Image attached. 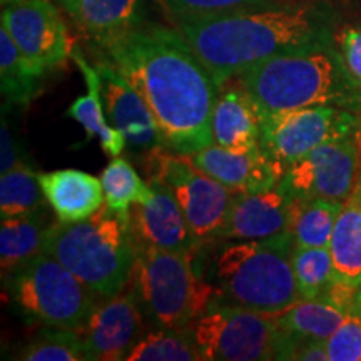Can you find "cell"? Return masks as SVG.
<instances>
[{
    "label": "cell",
    "instance_id": "1",
    "mask_svg": "<svg viewBox=\"0 0 361 361\" xmlns=\"http://www.w3.org/2000/svg\"><path fill=\"white\" fill-rule=\"evenodd\" d=\"M92 45L141 94L168 151L189 156L214 144L219 85L174 25L144 20Z\"/></svg>",
    "mask_w": 361,
    "mask_h": 361
},
{
    "label": "cell",
    "instance_id": "2",
    "mask_svg": "<svg viewBox=\"0 0 361 361\" xmlns=\"http://www.w3.org/2000/svg\"><path fill=\"white\" fill-rule=\"evenodd\" d=\"M171 22L219 87L268 59L336 45L338 16L323 2L291 0L279 6Z\"/></svg>",
    "mask_w": 361,
    "mask_h": 361
},
{
    "label": "cell",
    "instance_id": "3",
    "mask_svg": "<svg viewBox=\"0 0 361 361\" xmlns=\"http://www.w3.org/2000/svg\"><path fill=\"white\" fill-rule=\"evenodd\" d=\"M234 79L259 117L314 106L361 114V90L350 79L336 45L268 59Z\"/></svg>",
    "mask_w": 361,
    "mask_h": 361
},
{
    "label": "cell",
    "instance_id": "4",
    "mask_svg": "<svg viewBox=\"0 0 361 361\" xmlns=\"http://www.w3.org/2000/svg\"><path fill=\"white\" fill-rule=\"evenodd\" d=\"M42 252L61 261L101 298L124 291L137 256L129 213H114L104 204L87 219L47 228Z\"/></svg>",
    "mask_w": 361,
    "mask_h": 361
},
{
    "label": "cell",
    "instance_id": "5",
    "mask_svg": "<svg viewBox=\"0 0 361 361\" xmlns=\"http://www.w3.org/2000/svg\"><path fill=\"white\" fill-rule=\"evenodd\" d=\"M291 231L247 241H223L213 259L218 303L279 314L301 301L293 271Z\"/></svg>",
    "mask_w": 361,
    "mask_h": 361
},
{
    "label": "cell",
    "instance_id": "6",
    "mask_svg": "<svg viewBox=\"0 0 361 361\" xmlns=\"http://www.w3.org/2000/svg\"><path fill=\"white\" fill-rule=\"evenodd\" d=\"M194 255L188 251L159 250L137 243L133 274L128 286L156 326L191 328L218 295L194 271Z\"/></svg>",
    "mask_w": 361,
    "mask_h": 361
},
{
    "label": "cell",
    "instance_id": "7",
    "mask_svg": "<svg viewBox=\"0 0 361 361\" xmlns=\"http://www.w3.org/2000/svg\"><path fill=\"white\" fill-rule=\"evenodd\" d=\"M4 279L20 313L47 328L80 331L97 305L96 293L47 252L34 256Z\"/></svg>",
    "mask_w": 361,
    "mask_h": 361
},
{
    "label": "cell",
    "instance_id": "8",
    "mask_svg": "<svg viewBox=\"0 0 361 361\" xmlns=\"http://www.w3.org/2000/svg\"><path fill=\"white\" fill-rule=\"evenodd\" d=\"M201 361L278 360L283 333L276 316L213 303L191 326Z\"/></svg>",
    "mask_w": 361,
    "mask_h": 361
},
{
    "label": "cell",
    "instance_id": "9",
    "mask_svg": "<svg viewBox=\"0 0 361 361\" xmlns=\"http://www.w3.org/2000/svg\"><path fill=\"white\" fill-rule=\"evenodd\" d=\"M173 192L194 238L201 243H216L236 191L202 173L188 159L164 146L149 151L146 166Z\"/></svg>",
    "mask_w": 361,
    "mask_h": 361
},
{
    "label": "cell",
    "instance_id": "10",
    "mask_svg": "<svg viewBox=\"0 0 361 361\" xmlns=\"http://www.w3.org/2000/svg\"><path fill=\"white\" fill-rule=\"evenodd\" d=\"M261 151L279 173L324 142L361 129V114L341 107L314 106L259 117Z\"/></svg>",
    "mask_w": 361,
    "mask_h": 361
},
{
    "label": "cell",
    "instance_id": "11",
    "mask_svg": "<svg viewBox=\"0 0 361 361\" xmlns=\"http://www.w3.org/2000/svg\"><path fill=\"white\" fill-rule=\"evenodd\" d=\"M361 169V129L324 142L284 171L279 186L293 200L345 201L353 191Z\"/></svg>",
    "mask_w": 361,
    "mask_h": 361
},
{
    "label": "cell",
    "instance_id": "12",
    "mask_svg": "<svg viewBox=\"0 0 361 361\" xmlns=\"http://www.w3.org/2000/svg\"><path fill=\"white\" fill-rule=\"evenodd\" d=\"M2 29L27 61L47 75L72 57V39L61 12L49 0H13L2 6Z\"/></svg>",
    "mask_w": 361,
    "mask_h": 361
},
{
    "label": "cell",
    "instance_id": "13",
    "mask_svg": "<svg viewBox=\"0 0 361 361\" xmlns=\"http://www.w3.org/2000/svg\"><path fill=\"white\" fill-rule=\"evenodd\" d=\"M144 311L133 290L102 298L80 329L87 361H121L144 333Z\"/></svg>",
    "mask_w": 361,
    "mask_h": 361
},
{
    "label": "cell",
    "instance_id": "14",
    "mask_svg": "<svg viewBox=\"0 0 361 361\" xmlns=\"http://www.w3.org/2000/svg\"><path fill=\"white\" fill-rule=\"evenodd\" d=\"M293 197L276 186L259 191H236L218 241H247L290 231Z\"/></svg>",
    "mask_w": 361,
    "mask_h": 361
},
{
    "label": "cell",
    "instance_id": "15",
    "mask_svg": "<svg viewBox=\"0 0 361 361\" xmlns=\"http://www.w3.org/2000/svg\"><path fill=\"white\" fill-rule=\"evenodd\" d=\"M147 183L152 188L151 201L130 207V224L139 245L196 252L201 243L194 238L171 189L156 176H149Z\"/></svg>",
    "mask_w": 361,
    "mask_h": 361
},
{
    "label": "cell",
    "instance_id": "16",
    "mask_svg": "<svg viewBox=\"0 0 361 361\" xmlns=\"http://www.w3.org/2000/svg\"><path fill=\"white\" fill-rule=\"evenodd\" d=\"M94 67L101 75L107 119L124 134L128 146L141 151L162 146L154 116L141 94L109 62L97 59Z\"/></svg>",
    "mask_w": 361,
    "mask_h": 361
},
{
    "label": "cell",
    "instance_id": "17",
    "mask_svg": "<svg viewBox=\"0 0 361 361\" xmlns=\"http://www.w3.org/2000/svg\"><path fill=\"white\" fill-rule=\"evenodd\" d=\"M196 168L233 191H259L276 186L281 173L259 152H234L211 144L188 156Z\"/></svg>",
    "mask_w": 361,
    "mask_h": 361
},
{
    "label": "cell",
    "instance_id": "18",
    "mask_svg": "<svg viewBox=\"0 0 361 361\" xmlns=\"http://www.w3.org/2000/svg\"><path fill=\"white\" fill-rule=\"evenodd\" d=\"M213 139L234 152L261 151L259 116L236 79L219 87L213 109Z\"/></svg>",
    "mask_w": 361,
    "mask_h": 361
},
{
    "label": "cell",
    "instance_id": "19",
    "mask_svg": "<svg viewBox=\"0 0 361 361\" xmlns=\"http://www.w3.org/2000/svg\"><path fill=\"white\" fill-rule=\"evenodd\" d=\"M40 186L56 218L62 223L82 221L106 204L102 180L79 169L40 173Z\"/></svg>",
    "mask_w": 361,
    "mask_h": 361
},
{
    "label": "cell",
    "instance_id": "20",
    "mask_svg": "<svg viewBox=\"0 0 361 361\" xmlns=\"http://www.w3.org/2000/svg\"><path fill=\"white\" fill-rule=\"evenodd\" d=\"M72 59L75 61V64L79 66L80 72H82L85 84H87V94L75 99L71 104V107L67 109L66 116L69 119H74L75 123H79L85 130V137L92 139L94 135H97L101 139V147L107 156L116 157L124 151L126 147V137L119 129H116L114 126L107 123V114L106 107H104V99H102V82L101 75L96 67H90L85 61L82 54L79 52V49L74 47L72 51Z\"/></svg>",
    "mask_w": 361,
    "mask_h": 361
},
{
    "label": "cell",
    "instance_id": "21",
    "mask_svg": "<svg viewBox=\"0 0 361 361\" xmlns=\"http://www.w3.org/2000/svg\"><path fill=\"white\" fill-rule=\"evenodd\" d=\"M329 251L335 266V281L358 290L361 286V169L353 191L343 201Z\"/></svg>",
    "mask_w": 361,
    "mask_h": 361
},
{
    "label": "cell",
    "instance_id": "22",
    "mask_svg": "<svg viewBox=\"0 0 361 361\" xmlns=\"http://www.w3.org/2000/svg\"><path fill=\"white\" fill-rule=\"evenodd\" d=\"M144 0H79L71 17L90 42L114 37L144 22Z\"/></svg>",
    "mask_w": 361,
    "mask_h": 361
},
{
    "label": "cell",
    "instance_id": "23",
    "mask_svg": "<svg viewBox=\"0 0 361 361\" xmlns=\"http://www.w3.org/2000/svg\"><path fill=\"white\" fill-rule=\"evenodd\" d=\"M49 223L45 207L30 214L4 218L0 223V266L2 276L42 252Z\"/></svg>",
    "mask_w": 361,
    "mask_h": 361
},
{
    "label": "cell",
    "instance_id": "24",
    "mask_svg": "<svg viewBox=\"0 0 361 361\" xmlns=\"http://www.w3.org/2000/svg\"><path fill=\"white\" fill-rule=\"evenodd\" d=\"M45 74L30 64L13 44L6 29H0V90L8 106L27 107L42 92Z\"/></svg>",
    "mask_w": 361,
    "mask_h": 361
},
{
    "label": "cell",
    "instance_id": "25",
    "mask_svg": "<svg viewBox=\"0 0 361 361\" xmlns=\"http://www.w3.org/2000/svg\"><path fill=\"white\" fill-rule=\"evenodd\" d=\"M345 314V308L322 296L316 300L298 301L296 305L274 316L279 329L286 335L326 341L340 326Z\"/></svg>",
    "mask_w": 361,
    "mask_h": 361
},
{
    "label": "cell",
    "instance_id": "26",
    "mask_svg": "<svg viewBox=\"0 0 361 361\" xmlns=\"http://www.w3.org/2000/svg\"><path fill=\"white\" fill-rule=\"evenodd\" d=\"M341 207L343 201L328 197L293 201L290 231L295 238V246L329 247Z\"/></svg>",
    "mask_w": 361,
    "mask_h": 361
},
{
    "label": "cell",
    "instance_id": "27",
    "mask_svg": "<svg viewBox=\"0 0 361 361\" xmlns=\"http://www.w3.org/2000/svg\"><path fill=\"white\" fill-rule=\"evenodd\" d=\"M128 361H201L191 328H161L144 331Z\"/></svg>",
    "mask_w": 361,
    "mask_h": 361
},
{
    "label": "cell",
    "instance_id": "28",
    "mask_svg": "<svg viewBox=\"0 0 361 361\" xmlns=\"http://www.w3.org/2000/svg\"><path fill=\"white\" fill-rule=\"evenodd\" d=\"M106 206L114 213H129L134 204H147L152 188L135 173L129 161L116 156L101 174Z\"/></svg>",
    "mask_w": 361,
    "mask_h": 361
},
{
    "label": "cell",
    "instance_id": "29",
    "mask_svg": "<svg viewBox=\"0 0 361 361\" xmlns=\"http://www.w3.org/2000/svg\"><path fill=\"white\" fill-rule=\"evenodd\" d=\"M39 173L29 164L0 176V218L30 214L45 207Z\"/></svg>",
    "mask_w": 361,
    "mask_h": 361
},
{
    "label": "cell",
    "instance_id": "30",
    "mask_svg": "<svg viewBox=\"0 0 361 361\" xmlns=\"http://www.w3.org/2000/svg\"><path fill=\"white\" fill-rule=\"evenodd\" d=\"M293 271L303 300H316L335 283V266L329 247H293Z\"/></svg>",
    "mask_w": 361,
    "mask_h": 361
},
{
    "label": "cell",
    "instance_id": "31",
    "mask_svg": "<svg viewBox=\"0 0 361 361\" xmlns=\"http://www.w3.org/2000/svg\"><path fill=\"white\" fill-rule=\"evenodd\" d=\"M13 358L22 361H85L87 355L80 331L47 328L20 348Z\"/></svg>",
    "mask_w": 361,
    "mask_h": 361
},
{
    "label": "cell",
    "instance_id": "32",
    "mask_svg": "<svg viewBox=\"0 0 361 361\" xmlns=\"http://www.w3.org/2000/svg\"><path fill=\"white\" fill-rule=\"evenodd\" d=\"M169 19H204L223 13L279 6L291 0H159Z\"/></svg>",
    "mask_w": 361,
    "mask_h": 361
},
{
    "label": "cell",
    "instance_id": "33",
    "mask_svg": "<svg viewBox=\"0 0 361 361\" xmlns=\"http://www.w3.org/2000/svg\"><path fill=\"white\" fill-rule=\"evenodd\" d=\"M326 351L328 361H361V313L353 306L326 340Z\"/></svg>",
    "mask_w": 361,
    "mask_h": 361
},
{
    "label": "cell",
    "instance_id": "34",
    "mask_svg": "<svg viewBox=\"0 0 361 361\" xmlns=\"http://www.w3.org/2000/svg\"><path fill=\"white\" fill-rule=\"evenodd\" d=\"M336 47L350 79L361 90V22L343 27L336 34Z\"/></svg>",
    "mask_w": 361,
    "mask_h": 361
},
{
    "label": "cell",
    "instance_id": "35",
    "mask_svg": "<svg viewBox=\"0 0 361 361\" xmlns=\"http://www.w3.org/2000/svg\"><path fill=\"white\" fill-rule=\"evenodd\" d=\"M25 164V156L22 154L20 144L12 134L11 126L7 123L6 111H4L2 121H0V173L6 174L8 171Z\"/></svg>",
    "mask_w": 361,
    "mask_h": 361
},
{
    "label": "cell",
    "instance_id": "36",
    "mask_svg": "<svg viewBox=\"0 0 361 361\" xmlns=\"http://www.w3.org/2000/svg\"><path fill=\"white\" fill-rule=\"evenodd\" d=\"M59 2H61L62 8H64V11L71 16V13L74 12L75 6H78V4H79V0H59Z\"/></svg>",
    "mask_w": 361,
    "mask_h": 361
},
{
    "label": "cell",
    "instance_id": "37",
    "mask_svg": "<svg viewBox=\"0 0 361 361\" xmlns=\"http://www.w3.org/2000/svg\"><path fill=\"white\" fill-rule=\"evenodd\" d=\"M11 2H13V0H2V6H7V4H11Z\"/></svg>",
    "mask_w": 361,
    "mask_h": 361
}]
</instances>
